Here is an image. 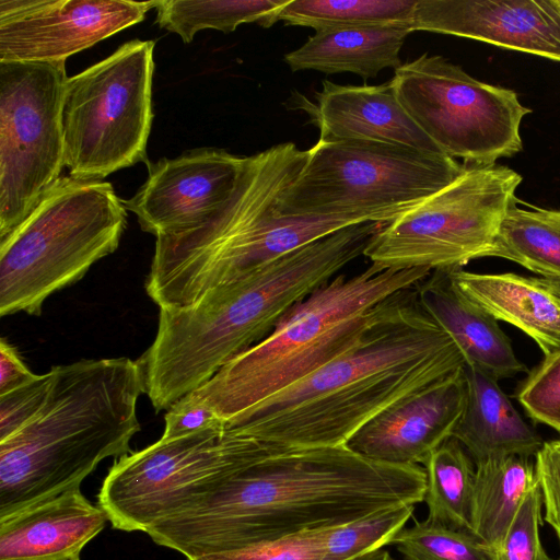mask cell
I'll list each match as a JSON object with an SVG mask.
<instances>
[{"label":"cell","instance_id":"38","mask_svg":"<svg viewBox=\"0 0 560 560\" xmlns=\"http://www.w3.org/2000/svg\"><path fill=\"white\" fill-rule=\"evenodd\" d=\"M350 560H392V557L388 551H386L383 548H380L371 552L361 555L359 557L352 558Z\"/></svg>","mask_w":560,"mask_h":560},{"label":"cell","instance_id":"17","mask_svg":"<svg viewBox=\"0 0 560 560\" xmlns=\"http://www.w3.org/2000/svg\"><path fill=\"white\" fill-rule=\"evenodd\" d=\"M466 404L463 369L397 400L366 422L347 446L392 465L424 464L452 438Z\"/></svg>","mask_w":560,"mask_h":560},{"label":"cell","instance_id":"1","mask_svg":"<svg viewBox=\"0 0 560 560\" xmlns=\"http://www.w3.org/2000/svg\"><path fill=\"white\" fill-rule=\"evenodd\" d=\"M420 465H392L347 445L282 447L155 522L147 534L187 559L331 529L376 511L424 501Z\"/></svg>","mask_w":560,"mask_h":560},{"label":"cell","instance_id":"23","mask_svg":"<svg viewBox=\"0 0 560 560\" xmlns=\"http://www.w3.org/2000/svg\"><path fill=\"white\" fill-rule=\"evenodd\" d=\"M410 33V26L401 24L316 32L284 55V61L293 72H351L363 79L375 78L386 68L402 66L399 52Z\"/></svg>","mask_w":560,"mask_h":560},{"label":"cell","instance_id":"36","mask_svg":"<svg viewBox=\"0 0 560 560\" xmlns=\"http://www.w3.org/2000/svg\"><path fill=\"white\" fill-rule=\"evenodd\" d=\"M162 439H176L211 429L226 428L224 421L192 393L172 405L164 417Z\"/></svg>","mask_w":560,"mask_h":560},{"label":"cell","instance_id":"10","mask_svg":"<svg viewBox=\"0 0 560 560\" xmlns=\"http://www.w3.org/2000/svg\"><path fill=\"white\" fill-rule=\"evenodd\" d=\"M463 164L455 180L384 223L363 256L385 269L430 271L486 257L522 176L497 163Z\"/></svg>","mask_w":560,"mask_h":560},{"label":"cell","instance_id":"5","mask_svg":"<svg viewBox=\"0 0 560 560\" xmlns=\"http://www.w3.org/2000/svg\"><path fill=\"white\" fill-rule=\"evenodd\" d=\"M51 370L42 411L0 441V517L80 488L103 459L127 455L140 430L138 361L80 360Z\"/></svg>","mask_w":560,"mask_h":560},{"label":"cell","instance_id":"19","mask_svg":"<svg viewBox=\"0 0 560 560\" xmlns=\"http://www.w3.org/2000/svg\"><path fill=\"white\" fill-rule=\"evenodd\" d=\"M109 521L80 488L70 489L0 517V560H60L82 548Z\"/></svg>","mask_w":560,"mask_h":560},{"label":"cell","instance_id":"16","mask_svg":"<svg viewBox=\"0 0 560 560\" xmlns=\"http://www.w3.org/2000/svg\"><path fill=\"white\" fill-rule=\"evenodd\" d=\"M410 28L560 62V7L555 0H417Z\"/></svg>","mask_w":560,"mask_h":560},{"label":"cell","instance_id":"40","mask_svg":"<svg viewBox=\"0 0 560 560\" xmlns=\"http://www.w3.org/2000/svg\"><path fill=\"white\" fill-rule=\"evenodd\" d=\"M558 7H560V0H555Z\"/></svg>","mask_w":560,"mask_h":560},{"label":"cell","instance_id":"11","mask_svg":"<svg viewBox=\"0 0 560 560\" xmlns=\"http://www.w3.org/2000/svg\"><path fill=\"white\" fill-rule=\"evenodd\" d=\"M282 447L229 428L161 438L110 467L98 504L113 527L145 533L210 493L231 474Z\"/></svg>","mask_w":560,"mask_h":560},{"label":"cell","instance_id":"15","mask_svg":"<svg viewBox=\"0 0 560 560\" xmlns=\"http://www.w3.org/2000/svg\"><path fill=\"white\" fill-rule=\"evenodd\" d=\"M245 156L201 148L173 159L148 162V177L122 200L140 228L155 235L175 234L207 221L230 197Z\"/></svg>","mask_w":560,"mask_h":560},{"label":"cell","instance_id":"20","mask_svg":"<svg viewBox=\"0 0 560 560\" xmlns=\"http://www.w3.org/2000/svg\"><path fill=\"white\" fill-rule=\"evenodd\" d=\"M452 283L495 320L532 338L545 357L560 351V280L514 272L478 273L450 269Z\"/></svg>","mask_w":560,"mask_h":560},{"label":"cell","instance_id":"7","mask_svg":"<svg viewBox=\"0 0 560 560\" xmlns=\"http://www.w3.org/2000/svg\"><path fill=\"white\" fill-rule=\"evenodd\" d=\"M126 225L110 183L61 176L0 240V315H39L49 295L117 249Z\"/></svg>","mask_w":560,"mask_h":560},{"label":"cell","instance_id":"9","mask_svg":"<svg viewBox=\"0 0 560 560\" xmlns=\"http://www.w3.org/2000/svg\"><path fill=\"white\" fill-rule=\"evenodd\" d=\"M154 45V40L126 42L67 79L62 126L69 176L103 180L114 172L149 162Z\"/></svg>","mask_w":560,"mask_h":560},{"label":"cell","instance_id":"39","mask_svg":"<svg viewBox=\"0 0 560 560\" xmlns=\"http://www.w3.org/2000/svg\"><path fill=\"white\" fill-rule=\"evenodd\" d=\"M60 560H80V556H74V557L65 558V559H60Z\"/></svg>","mask_w":560,"mask_h":560},{"label":"cell","instance_id":"33","mask_svg":"<svg viewBox=\"0 0 560 560\" xmlns=\"http://www.w3.org/2000/svg\"><path fill=\"white\" fill-rule=\"evenodd\" d=\"M327 530L303 533L277 541L212 552L187 560H323Z\"/></svg>","mask_w":560,"mask_h":560},{"label":"cell","instance_id":"2","mask_svg":"<svg viewBox=\"0 0 560 560\" xmlns=\"http://www.w3.org/2000/svg\"><path fill=\"white\" fill-rule=\"evenodd\" d=\"M465 364L455 341L420 307L413 287L388 299L351 348L226 428L284 447L347 445L381 411Z\"/></svg>","mask_w":560,"mask_h":560},{"label":"cell","instance_id":"8","mask_svg":"<svg viewBox=\"0 0 560 560\" xmlns=\"http://www.w3.org/2000/svg\"><path fill=\"white\" fill-rule=\"evenodd\" d=\"M464 170L444 154L363 140H323L281 196L279 215L352 217L387 223Z\"/></svg>","mask_w":560,"mask_h":560},{"label":"cell","instance_id":"13","mask_svg":"<svg viewBox=\"0 0 560 560\" xmlns=\"http://www.w3.org/2000/svg\"><path fill=\"white\" fill-rule=\"evenodd\" d=\"M66 62L0 61V240L61 177Z\"/></svg>","mask_w":560,"mask_h":560},{"label":"cell","instance_id":"30","mask_svg":"<svg viewBox=\"0 0 560 560\" xmlns=\"http://www.w3.org/2000/svg\"><path fill=\"white\" fill-rule=\"evenodd\" d=\"M390 544L405 560H495L493 553L470 533L427 518L404 527Z\"/></svg>","mask_w":560,"mask_h":560},{"label":"cell","instance_id":"27","mask_svg":"<svg viewBox=\"0 0 560 560\" xmlns=\"http://www.w3.org/2000/svg\"><path fill=\"white\" fill-rule=\"evenodd\" d=\"M289 0H156V23L188 44L202 30L231 33L244 23L270 27Z\"/></svg>","mask_w":560,"mask_h":560},{"label":"cell","instance_id":"6","mask_svg":"<svg viewBox=\"0 0 560 560\" xmlns=\"http://www.w3.org/2000/svg\"><path fill=\"white\" fill-rule=\"evenodd\" d=\"M431 272L371 264L352 276L337 275L295 304L267 337L191 393L226 427L351 348L388 299Z\"/></svg>","mask_w":560,"mask_h":560},{"label":"cell","instance_id":"21","mask_svg":"<svg viewBox=\"0 0 560 560\" xmlns=\"http://www.w3.org/2000/svg\"><path fill=\"white\" fill-rule=\"evenodd\" d=\"M416 294L420 307L455 341L466 364L498 381L528 372L498 320L458 292L448 270L432 271L416 285Z\"/></svg>","mask_w":560,"mask_h":560},{"label":"cell","instance_id":"22","mask_svg":"<svg viewBox=\"0 0 560 560\" xmlns=\"http://www.w3.org/2000/svg\"><path fill=\"white\" fill-rule=\"evenodd\" d=\"M466 404L452 438L475 464L497 457L535 456L544 444L537 431L515 409L498 380L465 364Z\"/></svg>","mask_w":560,"mask_h":560},{"label":"cell","instance_id":"37","mask_svg":"<svg viewBox=\"0 0 560 560\" xmlns=\"http://www.w3.org/2000/svg\"><path fill=\"white\" fill-rule=\"evenodd\" d=\"M37 376L23 362L16 349L4 338L0 340V396L8 394Z\"/></svg>","mask_w":560,"mask_h":560},{"label":"cell","instance_id":"35","mask_svg":"<svg viewBox=\"0 0 560 560\" xmlns=\"http://www.w3.org/2000/svg\"><path fill=\"white\" fill-rule=\"evenodd\" d=\"M534 464L545 509L544 518L560 544V439L544 442Z\"/></svg>","mask_w":560,"mask_h":560},{"label":"cell","instance_id":"28","mask_svg":"<svg viewBox=\"0 0 560 560\" xmlns=\"http://www.w3.org/2000/svg\"><path fill=\"white\" fill-rule=\"evenodd\" d=\"M417 0H289L278 14L288 25L316 32L409 25Z\"/></svg>","mask_w":560,"mask_h":560},{"label":"cell","instance_id":"29","mask_svg":"<svg viewBox=\"0 0 560 560\" xmlns=\"http://www.w3.org/2000/svg\"><path fill=\"white\" fill-rule=\"evenodd\" d=\"M415 505L383 509L328 529L323 560H350L390 544L412 516Z\"/></svg>","mask_w":560,"mask_h":560},{"label":"cell","instance_id":"12","mask_svg":"<svg viewBox=\"0 0 560 560\" xmlns=\"http://www.w3.org/2000/svg\"><path fill=\"white\" fill-rule=\"evenodd\" d=\"M390 81L401 105L446 155L489 165L522 151L520 127L532 109L515 91L427 52L395 70Z\"/></svg>","mask_w":560,"mask_h":560},{"label":"cell","instance_id":"14","mask_svg":"<svg viewBox=\"0 0 560 560\" xmlns=\"http://www.w3.org/2000/svg\"><path fill=\"white\" fill-rule=\"evenodd\" d=\"M156 0H0V61L58 62L142 22Z\"/></svg>","mask_w":560,"mask_h":560},{"label":"cell","instance_id":"32","mask_svg":"<svg viewBox=\"0 0 560 560\" xmlns=\"http://www.w3.org/2000/svg\"><path fill=\"white\" fill-rule=\"evenodd\" d=\"M542 498L539 486L530 491L520 506L495 560H552L545 551L539 527L542 524Z\"/></svg>","mask_w":560,"mask_h":560},{"label":"cell","instance_id":"26","mask_svg":"<svg viewBox=\"0 0 560 560\" xmlns=\"http://www.w3.org/2000/svg\"><path fill=\"white\" fill-rule=\"evenodd\" d=\"M468 452L451 438L423 464L427 486V520L458 530L471 532L476 466ZM471 534V533H470Z\"/></svg>","mask_w":560,"mask_h":560},{"label":"cell","instance_id":"41","mask_svg":"<svg viewBox=\"0 0 560 560\" xmlns=\"http://www.w3.org/2000/svg\"><path fill=\"white\" fill-rule=\"evenodd\" d=\"M393 560V559H392Z\"/></svg>","mask_w":560,"mask_h":560},{"label":"cell","instance_id":"3","mask_svg":"<svg viewBox=\"0 0 560 560\" xmlns=\"http://www.w3.org/2000/svg\"><path fill=\"white\" fill-rule=\"evenodd\" d=\"M382 222H365L306 244L187 307L160 308L152 345L138 360L156 412L210 381L267 337L300 301L364 252Z\"/></svg>","mask_w":560,"mask_h":560},{"label":"cell","instance_id":"24","mask_svg":"<svg viewBox=\"0 0 560 560\" xmlns=\"http://www.w3.org/2000/svg\"><path fill=\"white\" fill-rule=\"evenodd\" d=\"M471 535L494 553L527 494L538 487L529 457L505 456L475 464Z\"/></svg>","mask_w":560,"mask_h":560},{"label":"cell","instance_id":"4","mask_svg":"<svg viewBox=\"0 0 560 560\" xmlns=\"http://www.w3.org/2000/svg\"><path fill=\"white\" fill-rule=\"evenodd\" d=\"M303 161L270 148L245 156L228 200L202 224L156 237L148 295L163 307L195 305L261 266L345 228L352 217L279 215L277 206Z\"/></svg>","mask_w":560,"mask_h":560},{"label":"cell","instance_id":"25","mask_svg":"<svg viewBox=\"0 0 560 560\" xmlns=\"http://www.w3.org/2000/svg\"><path fill=\"white\" fill-rule=\"evenodd\" d=\"M512 199L486 257L514 261L529 271L560 280V210Z\"/></svg>","mask_w":560,"mask_h":560},{"label":"cell","instance_id":"18","mask_svg":"<svg viewBox=\"0 0 560 560\" xmlns=\"http://www.w3.org/2000/svg\"><path fill=\"white\" fill-rule=\"evenodd\" d=\"M301 107L323 140H363L444 153L399 102L392 81L381 85H340L325 80L315 103ZM445 154V153H444Z\"/></svg>","mask_w":560,"mask_h":560},{"label":"cell","instance_id":"31","mask_svg":"<svg viewBox=\"0 0 560 560\" xmlns=\"http://www.w3.org/2000/svg\"><path fill=\"white\" fill-rule=\"evenodd\" d=\"M516 398L530 419L560 433V351L528 372Z\"/></svg>","mask_w":560,"mask_h":560},{"label":"cell","instance_id":"34","mask_svg":"<svg viewBox=\"0 0 560 560\" xmlns=\"http://www.w3.org/2000/svg\"><path fill=\"white\" fill-rule=\"evenodd\" d=\"M54 372L37 375L23 386L0 396V441L24 427L42 411L49 397Z\"/></svg>","mask_w":560,"mask_h":560}]
</instances>
